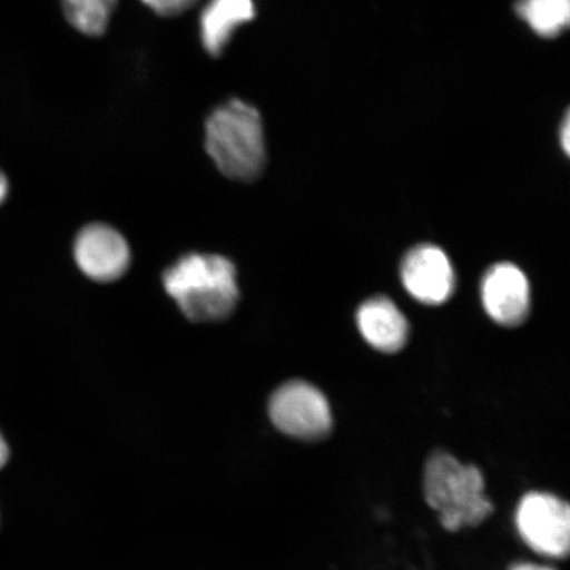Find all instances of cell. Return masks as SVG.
Wrapping results in <instances>:
<instances>
[{"label":"cell","mask_w":570,"mask_h":570,"mask_svg":"<svg viewBox=\"0 0 570 570\" xmlns=\"http://www.w3.org/2000/svg\"><path fill=\"white\" fill-rule=\"evenodd\" d=\"M206 153L220 174L237 181H253L267 160L265 125L253 104L230 98L213 107L204 125Z\"/></svg>","instance_id":"obj_1"},{"label":"cell","mask_w":570,"mask_h":570,"mask_svg":"<svg viewBox=\"0 0 570 570\" xmlns=\"http://www.w3.org/2000/svg\"><path fill=\"white\" fill-rule=\"evenodd\" d=\"M163 283L178 308L195 323L229 317L239 298L237 269L220 255H185L168 268Z\"/></svg>","instance_id":"obj_2"},{"label":"cell","mask_w":570,"mask_h":570,"mask_svg":"<svg viewBox=\"0 0 570 570\" xmlns=\"http://www.w3.org/2000/svg\"><path fill=\"white\" fill-rule=\"evenodd\" d=\"M423 489L426 503L448 531L480 525L494 512V504L484 494L487 483L481 470L446 451L428 458Z\"/></svg>","instance_id":"obj_3"},{"label":"cell","mask_w":570,"mask_h":570,"mask_svg":"<svg viewBox=\"0 0 570 570\" xmlns=\"http://www.w3.org/2000/svg\"><path fill=\"white\" fill-rule=\"evenodd\" d=\"M268 415L277 430L297 440H321L332 431L330 402L304 381H291L277 389L269 399Z\"/></svg>","instance_id":"obj_4"},{"label":"cell","mask_w":570,"mask_h":570,"mask_svg":"<svg viewBox=\"0 0 570 570\" xmlns=\"http://www.w3.org/2000/svg\"><path fill=\"white\" fill-rule=\"evenodd\" d=\"M520 538L533 552L566 559L570 547V510L561 498L531 491L518 504L515 515Z\"/></svg>","instance_id":"obj_5"},{"label":"cell","mask_w":570,"mask_h":570,"mask_svg":"<svg viewBox=\"0 0 570 570\" xmlns=\"http://www.w3.org/2000/svg\"><path fill=\"white\" fill-rule=\"evenodd\" d=\"M75 258L90 279L107 283L125 275L131 253L122 234L109 225L91 224L77 235Z\"/></svg>","instance_id":"obj_6"},{"label":"cell","mask_w":570,"mask_h":570,"mask_svg":"<svg viewBox=\"0 0 570 570\" xmlns=\"http://www.w3.org/2000/svg\"><path fill=\"white\" fill-rule=\"evenodd\" d=\"M402 281L409 294L425 305L444 304L455 285L451 261L443 249L433 245H419L405 255Z\"/></svg>","instance_id":"obj_7"},{"label":"cell","mask_w":570,"mask_h":570,"mask_svg":"<svg viewBox=\"0 0 570 570\" xmlns=\"http://www.w3.org/2000/svg\"><path fill=\"white\" fill-rule=\"evenodd\" d=\"M481 298L484 311L495 323L517 326L530 312V282L512 263H498L483 276Z\"/></svg>","instance_id":"obj_8"},{"label":"cell","mask_w":570,"mask_h":570,"mask_svg":"<svg viewBox=\"0 0 570 570\" xmlns=\"http://www.w3.org/2000/svg\"><path fill=\"white\" fill-rule=\"evenodd\" d=\"M258 13L255 0H206L198 16V38L210 57H220L242 27Z\"/></svg>","instance_id":"obj_9"},{"label":"cell","mask_w":570,"mask_h":570,"mask_svg":"<svg viewBox=\"0 0 570 570\" xmlns=\"http://www.w3.org/2000/svg\"><path fill=\"white\" fill-rule=\"evenodd\" d=\"M356 323L363 338L376 351L395 353L407 342V320L387 297L377 296L363 303L356 313Z\"/></svg>","instance_id":"obj_10"},{"label":"cell","mask_w":570,"mask_h":570,"mask_svg":"<svg viewBox=\"0 0 570 570\" xmlns=\"http://www.w3.org/2000/svg\"><path fill=\"white\" fill-rule=\"evenodd\" d=\"M515 11L534 33L551 39L569 26L570 0H518Z\"/></svg>","instance_id":"obj_11"},{"label":"cell","mask_w":570,"mask_h":570,"mask_svg":"<svg viewBox=\"0 0 570 570\" xmlns=\"http://www.w3.org/2000/svg\"><path fill=\"white\" fill-rule=\"evenodd\" d=\"M119 0H61L62 13L75 31L99 38L109 30Z\"/></svg>","instance_id":"obj_12"},{"label":"cell","mask_w":570,"mask_h":570,"mask_svg":"<svg viewBox=\"0 0 570 570\" xmlns=\"http://www.w3.org/2000/svg\"><path fill=\"white\" fill-rule=\"evenodd\" d=\"M158 17L174 18L194 9L202 0H140Z\"/></svg>","instance_id":"obj_13"},{"label":"cell","mask_w":570,"mask_h":570,"mask_svg":"<svg viewBox=\"0 0 570 570\" xmlns=\"http://www.w3.org/2000/svg\"><path fill=\"white\" fill-rule=\"evenodd\" d=\"M560 142L562 149H564L566 154L569 155V148H570V124H569V116L567 114L564 120H562V124L560 126Z\"/></svg>","instance_id":"obj_14"},{"label":"cell","mask_w":570,"mask_h":570,"mask_svg":"<svg viewBox=\"0 0 570 570\" xmlns=\"http://www.w3.org/2000/svg\"><path fill=\"white\" fill-rule=\"evenodd\" d=\"M10 459V448L7 445V441L3 438L2 432H0V470H2L7 462Z\"/></svg>","instance_id":"obj_15"},{"label":"cell","mask_w":570,"mask_h":570,"mask_svg":"<svg viewBox=\"0 0 570 570\" xmlns=\"http://www.w3.org/2000/svg\"><path fill=\"white\" fill-rule=\"evenodd\" d=\"M10 184L9 178L0 170V205H2L7 197H9Z\"/></svg>","instance_id":"obj_16"},{"label":"cell","mask_w":570,"mask_h":570,"mask_svg":"<svg viewBox=\"0 0 570 570\" xmlns=\"http://www.w3.org/2000/svg\"><path fill=\"white\" fill-rule=\"evenodd\" d=\"M509 570H554L553 568L540 564H533V562H517Z\"/></svg>","instance_id":"obj_17"}]
</instances>
